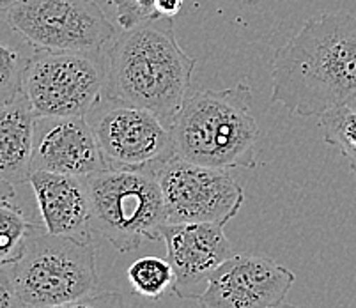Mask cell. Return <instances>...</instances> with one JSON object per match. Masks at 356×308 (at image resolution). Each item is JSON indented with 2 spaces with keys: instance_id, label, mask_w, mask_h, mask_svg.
<instances>
[{
  "instance_id": "6da1fadb",
  "label": "cell",
  "mask_w": 356,
  "mask_h": 308,
  "mask_svg": "<svg viewBox=\"0 0 356 308\" xmlns=\"http://www.w3.org/2000/svg\"><path fill=\"white\" fill-rule=\"evenodd\" d=\"M271 103L321 117L356 99V18L325 13L303 24L271 63Z\"/></svg>"
},
{
  "instance_id": "7a4b0ae2",
  "label": "cell",
  "mask_w": 356,
  "mask_h": 308,
  "mask_svg": "<svg viewBox=\"0 0 356 308\" xmlns=\"http://www.w3.org/2000/svg\"><path fill=\"white\" fill-rule=\"evenodd\" d=\"M105 57V98L149 110L170 128L190 94L197 64L177 41L172 18L122 31Z\"/></svg>"
},
{
  "instance_id": "3957f363",
  "label": "cell",
  "mask_w": 356,
  "mask_h": 308,
  "mask_svg": "<svg viewBox=\"0 0 356 308\" xmlns=\"http://www.w3.org/2000/svg\"><path fill=\"white\" fill-rule=\"evenodd\" d=\"M252 105L254 96L245 82L188 94L170 126L176 156L225 170L254 168L261 129Z\"/></svg>"
},
{
  "instance_id": "277c9868",
  "label": "cell",
  "mask_w": 356,
  "mask_h": 308,
  "mask_svg": "<svg viewBox=\"0 0 356 308\" xmlns=\"http://www.w3.org/2000/svg\"><path fill=\"white\" fill-rule=\"evenodd\" d=\"M92 211V232H98L121 254L160 241L167 225L163 193L154 168H114L86 176Z\"/></svg>"
},
{
  "instance_id": "5b68a950",
  "label": "cell",
  "mask_w": 356,
  "mask_h": 308,
  "mask_svg": "<svg viewBox=\"0 0 356 308\" xmlns=\"http://www.w3.org/2000/svg\"><path fill=\"white\" fill-rule=\"evenodd\" d=\"M13 278L27 308H48L82 300L98 287L96 248L38 227L24 254L11 264Z\"/></svg>"
},
{
  "instance_id": "8992f818",
  "label": "cell",
  "mask_w": 356,
  "mask_h": 308,
  "mask_svg": "<svg viewBox=\"0 0 356 308\" xmlns=\"http://www.w3.org/2000/svg\"><path fill=\"white\" fill-rule=\"evenodd\" d=\"M105 89L103 50H35L22 74V90L35 117H86L105 98Z\"/></svg>"
},
{
  "instance_id": "52a82bcc",
  "label": "cell",
  "mask_w": 356,
  "mask_h": 308,
  "mask_svg": "<svg viewBox=\"0 0 356 308\" xmlns=\"http://www.w3.org/2000/svg\"><path fill=\"white\" fill-rule=\"evenodd\" d=\"M8 24L35 50L102 51L115 27L96 0H16Z\"/></svg>"
},
{
  "instance_id": "ba28073f",
  "label": "cell",
  "mask_w": 356,
  "mask_h": 308,
  "mask_svg": "<svg viewBox=\"0 0 356 308\" xmlns=\"http://www.w3.org/2000/svg\"><path fill=\"white\" fill-rule=\"evenodd\" d=\"M163 193L167 223L231 222L245 202L241 183L225 168L172 156L154 168Z\"/></svg>"
},
{
  "instance_id": "9c48e42d",
  "label": "cell",
  "mask_w": 356,
  "mask_h": 308,
  "mask_svg": "<svg viewBox=\"0 0 356 308\" xmlns=\"http://www.w3.org/2000/svg\"><path fill=\"white\" fill-rule=\"evenodd\" d=\"M86 119L108 167L156 168L176 156L170 128L140 106L103 98Z\"/></svg>"
},
{
  "instance_id": "30bf717a",
  "label": "cell",
  "mask_w": 356,
  "mask_h": 308,
  "mask_svg": "<svg viewBox=\"0 0 356 308\" xmlns=\"http://www.w3.org/2000/svg\"><path fill=\"white\" fill-rule=\"evenodd\" d=\"M294 273L266 255H232L199 298L200 308H275L294 285Z\"/></svg>"
},
{
  "instance_id": "8fae6325",
  "label": "cell",
  "mask_w": 356,
  "mask_h": 308,
  "mask_svg": "<svg viewBox=\"0 0 356 308\" xmlns=\"http://www.w3.org/2000/svg\"><path fill=\"white\" fill-rule=\"evenodd\" d=\"M161 239L174 269L170 294L183 301H199L213 273L236 255L218 223H167L161 229Z\"/></svg>"
},
{
  "instance_id": "7c38bea8",
  "label": "cell",
  "mask_w": 356,
  "mask_h": 308,
  "mask_svg": "<svg viewBox=\"0 0 356 308\" xmlns=\"http://www.w3.org/2000/svg\"><path fill=\"white\" fill-rule=\"evenodd\" d=\"M108 168L86 117L35 119L32 172L86 177Z\"/></svg>"
},
{
  "instance_id": "4fadbf2b",
  "label": "cell",
  "mask_w": 356,
  "mask_h": 308,
  "mask_svg": "<svg viewBox=\"0 0 356 308\" xmlns=\"http://www.w3.org/2000/svg\"><path fill=\"white\" fill-rule=\"evenodd\" d=\"M29 184L47 232L83 243L92 241V211L86 177L34 170Z\"/></svg>"
},
{
  "instance_id": "5bb4252c",
  "label": "cell",
  "mask_w": 356,
  "mask_h": 308,
  "mask_svg": "<svg viewBox=\"0 0 356 308\" xmlns=\"http://www.w3.org/2000/svg\"><path fill=\"white\" fill-rule=\"evenodd\" d=\"M35 119L22 89L0 102V177L15 186L31 177Z\"/></svg>"
},
{
  "instance_id": "9a60e30c",
  "label": "cell",
  "mask_w": 356,
  "mask_h": 308,
  "mask_svg": "<svg viewBox=\"0 0 356 308\" xmlns=\"http://www.w3.org/2000/svg\"><path fill=\"white\" fill-rule=\"evenodd\" d=\"M38 227V223L29 222L24 211L11 204V200L0 202V264H15Z\"/></svg>"
},
{
  "instance_id": "2e32d148",
  "label": "cell",
  "mask_w": 356,
  "mask_h": 308,
  "mask_svg": "<svg viewBox=\"0 0 356 308\" xmlns=\"http://www.w3.org/2000/svg\"><path fill=\"white\" fill-rule=\"evenodd\" d=\"M128 282L131 291L147 300H160L172 291L174 269L167 259L142 257L128 268Z\"/></svg>"
},
{
  "instance_id": "e0dca14e",
  "label": "cell",
  "mask_w": 356,
  "mask_h": 308,
  "mask_svg": "<svg viewBox=\"0 0 356 308\" xmlns=\"http://www.w3.org/2000/svg\"><path fill=\"white\" fill-rule=\"evenodd\" d=\"M319 126L323 140L341 152L356 174V110L349 105L328 110L319 117Z\"/></svg>"
},
{
  "instance_id": "ac0fdd59",
  "label": "cell",
  "mask_w": 356,
  "mask_h": 308,
  "mask_svg": "<svg viewBox=\"0 0 356 308\" xmlns=\"http://www.w3.org/2000/svg\"><path fill=\"white\" fill-rule=\"evenodd\" d=\"M108 2L115 8V18L122 31H129L161 18L158 15L156 0H108Z\"/></svg>"
},
{
  "instance_id": "d6986e66",
  "label": "cell",
  "mask_w": 356,
  "mask_h": 308,
  "mask_svg": "<svg viewBox=\"0 0 356 308\" xmlns=\"http://www.w3.org/2000/svg\"><path fill=\"white\" fill-rule=\"evenodd\" d=\"M25 63L15 48L0 43V102L13 98L22 89Z\"/></svg>"
},
{
  "instance_id": "ffe728a7",
  "label": "cell",
  "mask_w": 356,
  "mask_h": 308,
  "mask_svg": "<svg viewBox=\"0 0 356 308\" xmlns=\"http://www.w3.org/2000/svg\"><path fill=\"white\" fill-rule=\"evenodd\" d=\"M48 308H124V301L122 296L118 293H99V294H89V296L82 298V300H74L70 303L57 305V307Z\"/></svg>"
},
{
  "instance_id": "44dd1931",
  "label": "cell",
  "mask_w": 356,
  "mask_h": 308,
  "mask_svg": "<svg viewBox=\"0 0 356 308\" xmlns=\"http://www.w3.org/2000/svg\"><path fill=\"white\" fill-rule=\"evenodd\" d=\"M0 308H27L18 294L11 266L2 264H0Z\"/></svg>"
},
{
  "instance_id": "7402d4cb",
  "label": "cell",
  "mask_w": 356,
  "mask_h": 308,
  "mask_svg": "<svg viewBox=\"0 0 356 308\" xmlns=\"http://www.w3.org/2000/svg\"><path fill=\"white\" fill-rule=\"evenodd\" d=\"M184 0H156L158 15L161 18H176L179 11L183 9Z\"/></svg>"
},
{
  "instance_id": "603a6c76",
  "label": "cell",
  "mask_w": 356,
  "mask_h": 308,
  "mask_svg": "<svg viewBox=\"0 0 356 308\" xmlns=\"http://www.w3.org/2000/svg\"><path fill=\"white\" fill-rule=\"evenodd\" d=\"M13 197H15V184H11L9 181L0 177V202L11 200Z\"/></svg>"
},
{
  "instance_id": "cb8c5ba5",
  "label": "cell",
  "mask_w": 356,
  "mask_h": 308,
  "mask_svg": "<svg viewBox=\"0 0 356 308\" xmlns=\"http://www.w3.org/2000/svg\"><path fill=\"white\" fill-rule=\"evenodd\" d=\"M15 2L16 0H0V11H8Z\"/></svg>"
},
{
  "instance_id": "d4e9b609",
  "label": "cell",
  "mask_w": 356,
  "mask_h": 308,
  "mask_svg": "<svg viewBox=\"0 0 356 308\" xmlns=\"http://www.w3.org/2000/svg\"><path fill=\"white\" fill-rule=\"evenodd\" d=\"M275 308H310V307H300V305H291V303H280Z\"/></svg>"
},
{
  "instance_id": "484cf974",
  "label": "cell",
  "mask_w": 356,
  "mask_h": 308,
  "mask_svg": "<svg viewBox=\"0 0 356 308\" xmlns=\"http://www.w3.org/2000/svg\"><path fill=\"white\" fill-rule=\"evenodd\" d=\"M259 2H262V0H243V4L248 6V8H254V6H257Z\"/></svg>"
},
{
  "instance_id": "4316f807",
  "label": "cell",
  "mask_w": 356,
  "mask_h": 308,
  "mask_svg": "<svg viewBox=\"0 0 356 308\" xmlns=\"http://www.w3.org/2000/svg\"><path fill=\"white\" fill-rule=\"evenodd\" d=\"M96 2H102V0H96Z\"/></svg>"
}]
</instances>
